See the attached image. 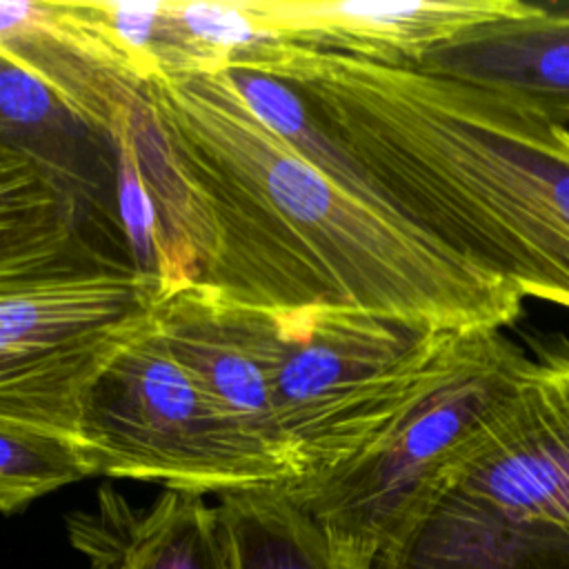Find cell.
<instances>
[{
	"label": "cell",
	"mask_w": 569,
	"mask_h": 569,
	"mask_svg": "<svg viewBox=\"0 0 569 569\" xmlns=\"http://www.w3.org/2000/svg\"><path fill=\"white\" fill-rule=\"evenodd\" d=\"M142 93L211 227L198 282L227 300L273 313L347 307L449 331L520 318L516 289L298 158L222 73L156 76Z\"/></svg>",
	"instance_id": "1"
},
{
	"label": "cell",
	"mask_w": 569,
	"mask_h": 569,
	"mask_svg": "<svg viewBox=\"0 0 569 569\" xmlns=\"http://www.w3.org/2000/svg\"><path fill=\"white\" fill-rule=\"evenodd\" d=\"M231 69L293 87L385 204L445 253L569 309V127L496 89L282 33Z\"/></svg>",
	"instance_id": "2"
},
{
	"label": "cell",
	"mask_w": 569,
	"mask_h": 569,
	"mask_svg": "<svg viewBox=\"0 0 569 569\" xmlns=\"http://www.w3.org/2000/svg\"><path fill=\"white\" fill-rule=\"evenodd\" d=\"M160 291L93 240L80 196L0 209V425L78 445L93 385L151 327Z\"/></svg>",
	"instance_id": "3"
},
{
	"label": "cell",
	"mask_w": 569,
	"mask_h": 569,
	"mask_svg": "<svg viewBox=\"0 0 569 569\" xmlns=\"http://www.w3.org/2000/svg\"><path fill=\"white\" fill-rule=\"evenodd\" d=\"M373 569H569V342L527 362L440 498Z\"/></svg>",
	"instance_id": "4"
},
{
	"label": "cell",
	"mask_w": 569,
	"mask_h": 569,
	"mask_svg": "<svg viewBox=\"0 0 569 569\" xmlns=\"http://www.w3.org/2000/svg\"><path fill=\"white\" fill-rule=\"evenodd\" d=\"M465 333L347 307L273 313L271 398L300 485L376 445L438 382Z\"/></svg>",
	"instance_id": "5"
},
{
	"label": "cell",
	"mask_w": 569,
	"mask_h": 569,
	"mask_svg": "<svg viewBox=\"0 0 569 569\" xmlns=\"http://www.w3.org/2000/svg\"><path fill=\"white\" fill-rule=\"evenodd\" d=\"M527 362L505 329L467 331L438 382L376 445L287 491L351 569H373L440 498Z\"/></svg>",
	"instance_id": "6"
},
{
	"label": "cell",
	"mask_w": 569,
	"mask_h": 569,
	"mask_svg": "<svg viewBox=\"0 0 569 569\" xmlns=\"http://www.w3.org/2000/svg\"><path fill=\"white\" fill-rule=\"evenodd\" d=\"M78 447L93 476L202 496L298 485L289 465L196 385L153 322L93 385Z\"/></svg>",
	"instance_id": "7"
},
{
	"label": "cell",
	"mask_w": 569,
	"mask_h": 569,
	"mask_svg": "<svg viewBox=\"0 0 569 569\" xmlns=\"http://www.w3.org/2000/svg\"><path fill=\"white\" fill-rule=\"evenodd\" d=\"M153 325L196 385L302 482L271 398L273 313L191 280L160 291ZM296 485V487H298Z\"/></svg>",
	"instance_id": "8"
},
{
	"label": "cell",
	"mask_w": 569,
	"mask_h": 569,
	"mask_svg": "<svg viewBox=\"0 0 569 569\" xmlns=\"http://www.w3.org/2000/svg\"><path fill=\"white\" fill-rule=\"evenodd\" d=\"M253 20L307 47L416 67L433 49L493 20L525 16L527 0H244Z\"/></svg>",
	"instance_id": "9"
},
{
	"label": "cell",
	"mask_w": 569,
	"mask_h": 569,
	"mask_svg": "<svg viewBox=\"0 0 569 569\" xmlns=\"http://www.w3.org/2000/svg\"><path fill=\"white\" fill-rule=\"evenodd\" d=\"M0 56L36 76L104 140L142 91L84 0L0 2Z\"/></svg>",
	"instance_id": "10"
},
{
	"label": "cell",
	"mask_w": 569,
	"mask_h": 569,
	"mask_svg": "<svg viewBox=\"0 0 569 569\" xmlns=\"http://www.w3.org/2000/svg\"><path fill=\"white\" fill-rule=\"evenodd\" d=\"M416 67L496 89L567 127L569 2H536L525 16L478 24Z\"/></svg>",
	"instance_id": "11"
},
{
	"label": "cell",
	"mask_w": 569,
	"mask_h": 569,
	"mask_svg": "<svg viewBox=\"0 0 569 569\" xmlns=\"http://www.w3.org/2000/svg\"><path fill=\"white\" fill-rule=\"evenodd\" d=\"M73 545L113 569H236L227 522L202 493L164 489L147 509L104 487L69 518Z\"/></svg>",
	"instance_id": "12"
},
{
	"label": "cell",
	"mask_w": 569,
	"mask_h": 569,
	"mask_svg": "<svg viewBox=\"0 0 569 569\" xmlns=\"http://www.w3.org/2000/svg\"><path fill=\"white\" fill-rule=\"evenodd\" d=\"M236 569H351L287 489L222 493Z\"/></svg>",
	"instance_id": "13"
},
{
	"label": "cell",
	"mask_w": 569,
	"mask_h": 569,
	"mask_svg": "<svg viewBox=\"0 0 569 569\" xmlns=\"http://www.w3.org/2000/svg\"><path fill=\"white\" fill-rule=\"evenodd\" d=\"M98 138L36 76L0 56V142L33 158L56 182L84 196L82 140Z\"/></svg>",
	"instance_id": "14"
},
{
	"label": "cell",
	"mask_w": 569,
	"mask_h": 569,
	"mask_svg": "<svg viewBox=\"0 0 569 569\" xmlns=\"http://www.w3.org/2000/svg\"><path fill=\"white\" fill-rule=\"evenodd\" d=\"M222 76L247 102L251 113L271 133H276L298 158L309 162L313 169L338 182L356 198L396 216L385 204L367 173L329 136V131L320 124V120L313 116V111L293 87L260 71L229 69L222 71Z\"/></svg>",
	"instance_id": "15"
},
{
	"label": "cell",
	"mask_w": 569,
	"mask_h": 569,
	"mask_svg": "<svg viewBox=\"0 0 569 569\" xmlns=\"http://www.w3.org/2000/svg\"><path fill=\"white\" fill-rule=\"evenodd\" d=\"M131 111L133 104L118 116L107 138L113 149L118 224L133 264L167 291L176 284L198 280V262L173 242L149 191L131 136Z\"/></svg>",
	"instance_id": "16"
},
{
	"label": "cell",
	"mask_w": 569,
	"mask_h": 569,
	"mask_svg": "<svg viewBox=\"0 0 569 569\" xmlns=\"http://www.w3.org/2000/svg\"><path fill=\"white\" fill-rule=\"evenodd\" d=\"M93 476L71 440L0 425V513H16L33 500Z\"/></svg>",
	"instance_id": "17"
},
{
	"label": "cell",
	"mask_w": 569,
	"mask_h": 569,
	"mask_svg": "<svg viewBox=\"0 0 569 569\" xmlns=\"http://www.w3.org/2000/svg\"><path fill=\"white\" fill-rule=\"evenodd\" d=\"M164 0L153 2H122V0H93L89 9L98 24L104 29L113 47L129 60L136 76L147 82L158 76L153 47L156 29Z\"/></svg>",
	"instance_id": "18"
},
{
	"label": "cell",
	"mask_w": 569,
	"mask_h": 569,
	"mask_svg": "<svg viewBox=\"0 0 569 569\" xmlns=\"http://www.w3.org/2000/svg\"><path fill=\"white\" fill-rule=\"evenodd\" d=\"M64 189L24 151L0 142V209ZM69 191V189H67Z\"/></svg>",
	"instance_id": "19"
},
{
	"label": "cell",
	"mask_w": 569,
	"mask_h": 569,
	"mask_svg": "<svg viewBox=\"0 0 569 569\" xmlns=\"http://www.w3.org/2000/svg\"><path fill=\"white\" fill-rule=\"evenodd\" d=\"M91 558V569H113L104 558L100 556H89Z\"/></svg>",
	"instance_id": "20"
}]
</instances>
